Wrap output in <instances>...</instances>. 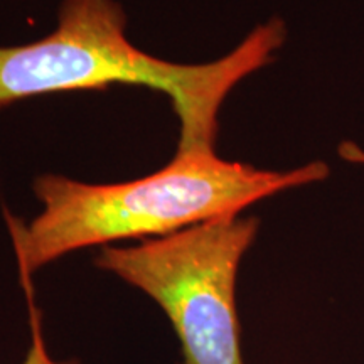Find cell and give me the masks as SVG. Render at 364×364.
I'll return each mask as SVG.
<instances>
[{"instance_id": "cell-5", "label": "cell", "mask_w": 364, "mask_h": 364, "mask_svg": "<svg viewBox=\"0 0 364 364\" xmlns=\"http://www.w3.org/2000/svg\"><path fill=\"white\" fill-rule=\"evenodd\" d=\"M339 154L344 161L364 164V152L358 147L356 144H353V142H344L343 145H341Z\"/></svg>"}, {"instance_id": "cell-2", "label": "cell", "mask_w": 364, "mask_h": 364, "mask_svg": "<svg viewBox=\"0 0 364 364\" xmlns=\"http://www.w3.org/2000/svg\"><path fill=\"white\" fill-rule=\"evenodd\" d=\"M125 14L113 0H65L53 34L0 48V108L59 91L142 85L171 98L181 122L177 154L215 152L218 112L230 91L273 61L287 29L258 26L238 48L206 65H176L140 51L125 36Z\"/></svg>"}, {"instance_id": "cell-4", "label": "cell", "mask_w": 364, "mask_h": 364, "mask_svg": "<svg viewBox=\"0 0 364 364\" xmlns=\"http://www.w3.org/2000/svg\"><path fill=\"white\" fill-rule=\"evenodd\" d=\"M27 294V302H29V317H31V348L22 364H76L75 361H56L51 358L46 348L43 329H41V314L34 304L33 287L24 285Z\"/></svg>"}, {"instance_id": "cell-1", "label": "cell", "mask_w": 364, "mask_h": 364, "mask_svg": "<svg viewBox=\"0 0 364 364\" xmlns=\"http://www.w3.org/2000/svg\"><path fill=\"white\" fill-rule=\"evenodd\" d=\"M327 176L329 167L318 161L277 172L223 161L215 152L176 154L164 169L120 184L41 176L34 182L44 206L41 215L29 225L7 215L21 284H31L34 272L76 250L159 238L204 221L238 216L268 196Z\"/></svg>"}, {"instance_id": "cell-3", "label": "cell", "mask_w": 364, "mask_h": 364, "mask_svg": "<svg viewBox=\"0 0 364 364\" xmlns=\"http://www.w3.org/2000/svg\"><path fill=\"white\" fill-rule=\"evenodd\" d=\"M257 218L226 216L134 247H103L98 268L156 300L174 327L182 364H245L236 277Z\"/></svg>"}]
</instances>
